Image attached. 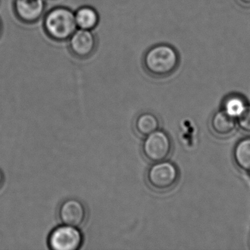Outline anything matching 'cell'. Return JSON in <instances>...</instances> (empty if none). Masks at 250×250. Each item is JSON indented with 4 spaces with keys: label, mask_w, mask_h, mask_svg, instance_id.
Returning <instances> with one entry per match:
<instances>
[{
    "label": "cell",
    "mask_w": 250,
    "mask_h": 250,
    "mask_svg": "<svg viewBox=\"0 0 250 250\" xmlns=\"http://www.w3.org/2000/svg\"><path fill=\"white\" fill-rule=\"evenodd\" d=\"M68 41L71 53L80 59L90 58L97 46V41L93 30L77 28Z\"/></svg>",
    "instance_id": "6"
},
{
    "label": "cell",
    "mask_w": 250,
    "mask_h": 250,
    "mask_svg": "<svg viewBox=\"0 0 250 250\" xmlns=\"http://www.w3.org/2000/svg\"><path fill=\"white\" fill-rule=\"evenodd\" d=\"M77 28L93 30L99 24L100 17L94 8L88 5L80 7L74 12Z\"/></svg>",
    "instance_id": "10"
},
{
    "label": "cell",
    "mask_w": 250,
    "mask_h": 250,
    "mask_svg": "<svg viewBox=\"0 0 250 250\" xmlns=\"http://www.w3.org/2000/svg\"><path fill=\"white\" fill-rule=\"evenodd\" d=\"M4 181H5V178H4L3 173H2V171L0 170V188L3 185Z\"/></svg>",
    "instance_id": "15"
},
{
    "label": "cell",
    "mask_w": 250,
    "mask_h": 250,
    "mask_svg": "<svg viewBox=\"0 0 250 250\" xmlns=\"http://www.w3.org/2000/svg\"><path fill=\"white\" fill-rule=\"evenodd\" d=\"M247 106L248 105L244 98L239 95L233 94L225 99L222 109L229 116L237 119L241 116Z\"/></svg>",
    "instance_id": "13"
},
{
    "label": "cell",
    "mask_w": 250,
    "mask_h": 250,
    "mask_svg": "<svg viewBox=\"0 0 250 250\" xmlns=\"http://www.w3.org/2000/svg\"><path fill=\"white\" fill-rule=\"evenodd\" d=\"M179 55L175 48L166 43L155 45L143 57V65L150 75L157 78L173 74L179 65Z\"/></svg>",
    "instance_id": "1"
},
{
    "label": "cell",
    "mask_w": 250,
    "mask_h": 250,
    "mask_svg": "<svg viewBox=\"0 0 250 250\" xmlns=\"http://www.w3.org/2000/svg\"><path fill=\"white\" fill-rule=\"evenodd\" d=\"M237 128L235 118L229 116L223 109L216 111L210 121V128L216 137L226 138L233 134Z\"/></svg>",
    "instance_id": "9"
},
{
    "label": "cell",
    "mask_w": 250,
    "mask_h": 250,
    "mask_svg": "<svg viewBox=\"0 0 250 250\" xmlns=\"http://www.w3.org/2000/svg\"><path fill=\"white\" fill-rule=\"evenodd\" d=\"M43 25L49 38L58 42L68 41L77 30L74 11L64 6L55 7L46 12Z\"/></svg>",
    "instance_id": "2"
},
{
    "label": "cell",
    "mask_w": 250,
    "mask_h": 250,
    "mask_svg": "<svg viewBox=\"0 0 250 250\" xmlns=\"http://www.w3.org/2000/svg\"><path fill=\"white\" fill-rule=\"evenodd\" d=\"M14 10L20 21L34 24L44 16L46 2L45 0H14Z\"/></svg>",
    "instance_id": "8"
},
{
    "label": "cell",
    "mask_w": 250,
    "mask_h": 250,
    "mask_svg": "<svg viewBox=\"0 0 250 250\" xmlns=\"http://www.w3.org/2000/svg\"><path fill=\"white\" fill-rule=\"evenodd\" d=\"M237 124L240 129L250 133V105H248L241 116L237 118Z\"/></svg>",
    "instance_id": "14"
},
{
    "label": "cell",
    "mask_w": 250,
    "mask_h": 250,
    "mask_svg": "<svg viewBox=\"0 0 250 250\" xmlns=\"http://www.w3.org/2000/svg\"><path fill=\"white\" fill-rule=\"evenodd\" d=\"M172 150V140L163 130H157L146 137L142 146L143 156L152 163L167 160Z\"/></svg>",
    "instance_id": "4"
},
{
    "label": "cell",
    "mask_w": 250,
    "mask_h": 250,
    "mask_svg": "<svg viewBox=\"0 0 250 250\" xmlns=\"http://www.w3.org/2000/svg\"><path fill=\"white\" fill-rule=\"evenodd\" d=\"M240 3L246 6H250V0H238Z\"/></svg>",
    "instance_id": "16"
},
{
    "label": "cell",
    "mask_w": 250,
    "mask_h": 250,
    "mask_svg": "<svg viewBox=\"0 0 250 250\" xmlns=\"http://www.w3.org/2000/svg\"><path fill=\"white\" fill-rule=\"evenodd\" d=\"M1 33H2V23L0 21V35H1Z\"/></svg>",
    "instance_id": "17"
},
{
    "label": "cell",
    "mask_w": 250,
    "mask_h": 250,
    "mask_svg": "<svg viewBox=\"0 0 250 250\" xmlns=\"http://www.w3.org/2000/svg\"><path fill=\"white\" fill-rule=\"evenodd\" d=\"M232 159L238 169L250 172V137H244L235 144Z\"/></svg>",
    "instance_id": "11"
},
{
    "label": "cell",
    "mask_w": 250,
    "mask_h": 250,
    "mask_svg": "<svg viewBox=\"0 0 250 250\" xmlns=\"http://www.w3.org/2000/svg\"><path fill=\"white\" fill-rule=\"evenodd\" d=\"M83 243V235L80 229L68 225L55 228L49 238V247L55 250H77Z\"/></svg>",
    "instance_id": "5"
},
{
    "label": "cell",
    "mask_w": 250,
    "mask_h": 250,
    "mask_svg": "<svg viewBox=\"0 0 250 250\" xmlns=\"http://www.w3.org/2000/svg\"><path fill=\"white\" fill-rule=\"evenodd\" d=\"M179 178L178 167L173 162L167 160L153 163L149 167L146 175L149 187L159 192L172 189L176 185Z\"/></svg>",
    "instance_id": "3"
},
{
    "label": "cell",
    "mask_w": 250,
    "mask_h": 250,
    "mask_svg": "<svg viewBox=\"0 0 250 250\" xmlns=\"http://www.w3.org/2000/svg\"><path fill=\"white\" fill-rule=\"evenodd\" d=\"M160 124V120L156 114L143 112L136 118L134 129L139 135L146 137L159 130Z\"/></svg>",
    "instance_id": "12"
},
{
    "label": "cell",
    "mask_w": 250,
    "mask_h": 250,
    "mask_svg": "<svg viewBox=\"0 0 250 250\" xmlns=\"http://www.w3.org/2000/svg\"><path fill=\"white\" fill-rule=\"evenodd\" d=\"M58 216L63 225L79 228L85 222L87 209L81 200L67 199L60 206Z\"/></svg>",
    "instance_id": "7"
}]
</instances>
